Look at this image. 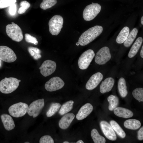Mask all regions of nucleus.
I'll return each instance as SVG.
<instances>
[{"label": "nucleus", "mask_w": 143, "mask_h": 143, "mask_svg": "<svg viewBox=\"0 0 143 143\" xmlns=\"http://www.w3.org/2000/svg\"><path fill=\"white\" fill-rule=\"evenodd\" d=\"M63 143H69V142L68 141H64V142H63Z\"/></svg>", "instance_id": "42"}, {"label": "nucleus", "mask_w": 143, "mask_h": 143, "mask_svg": "<svg viewBox=\"0 0 143 143\" xmlns=\"http://www.w3.org/2000/svg\"><path fill=\"white\" fill-rule=\"evenodd\" d=\"M76 143H84V142L82 140H79Z\"/></svg>", "instance_id": "40"}, {"label": "nucleus", "mask_w": 143, "mask_h": 143, "mask_svg": "<svg viewBox=\"0 0 143 143\" xmlns=\"http://www.w3.org/2000/svg\"><path fill=\"white\" fill-rule=\"evenodd\" d=\"M124 125L127 128L136 130L138 129L141 126L140 122L135 119H128L126 120L124 122Z\"/></svg>", "instance_id": "21"}, {"label": "nucleus", "mask_w": 143, "mask_h": 143, "mask_svg": "<svg viewBox=\"0 0 143 143\" xmlns=\"http://www.w3.org/2000/svg\"><path fill=\"white\" fill-rule=\"evenodd\" d=\"M110 123L114 131L120 137L124 138L125 137L126 134L125 132L117 122L114 120H112L110 121Z\"/></svg>", "instance_id": "26"}, {"label": "nucleus", "mask_w": 143, "mask_h": 143, "mask_svg": "<svg viewBox=\"0 0 143 143\" xmlns=\"http://www.w3.org/2000/svg\"><path fill=\"white\" fill-rule=\"evenodd\" d=\"M17 6L15 3L12 5L9 6V12L11 15H14L16 12Z\"/></svg>", "instance_id": "37"}, {"label": "nucleus", "mask_w": 143, "mask_h": 143, "mask_svg": "<svg viewBox=\"0 0 143 143\" xmlns=\"http://www.w3.org/2000/svg\"><path fill=\"white\" fill-rule=\"evenodd\" d=\"M75 117L74 114L72 113H67L64 115L59 120V125L61 129H67Z\"/></svg>", "instance_id": "16"}, {"label": "nucleus", "mask_w": 143, "mask_h": 143, "mask_svg": "<svg viewBox=\"0 0 143 143\" xmlns=\"http://www.w3.org/2000/svg\"><path fill=\"white\" fill-rule=\"evenodd\" d=\"M1 65V61H0V66Z\"/></svg>", "instance_id": "45"}, {"label": "nucleus", "mask_w": 143, "mask_h": 143, "mask_svg": "<svg viewBox=\"0 0 143 143\" xmlns=\"http://www.w3.org/2000/svg\"><path fill=\"white\" fill-rule=\"evenodd\" d=\"M20 7L19 9L18 13L21 14L25 12L27 9L30 7V5L27 1H23L20 2Z\"/></svg>", "instance_id": "33"}, {"label": "nucleus", "mask_w": 143, "mask_h": 143, "mask_svg": "<svg viewBox=\"0 0 143 143\" xmlns=\"http://www.w3.org/2000/svg\"><path fill=\"white\" fill-rule=\"evenodd\" d=\"M16 59V54L11 48L6 46H0V59L10 63L15 61Z\"/></svg>", "instance_id": "10"}, {"label": "nucleus", "mask_w": 143, "mask_h": 143, "mask_svg": "<svg viewBox=\"0 0 143 143\" xmlns=\"http://www.w3.org/2000/svg\"><path fill=\"white\" fill-rule=\"evenodd\" d=\"M6 32L8 36L13 40L17 42L21 41L23 38L22 30L20 27L13 22L6 26Z\"/></svg>", "instance_id": "3"}, {"label": "nucleus", "mask_w": 143, "mask_h": 143, "mask_svg": "<svg viewBox=\"0 0 143 143\" xmlns=\"http://www.w3.org/2000/svg\"><path fill=\"white\" fill-rule=\"evenodd\" d=\"M63 18L61 16L56 15L53 16L48 22L50 33L53 35H57L63 27Z\"/></svg>", "instance_id": "4"}, {"label": "nucleus", "mask_w": 143, "mask_h": 143, "mask_svg": "<svg viewBox=\"0 0 143 143\" xmlns=\"http://www.w3.org/2000/svg\"><path fill=\"white\" fill-rule=\"evenodd\" d=\"M93 108L92 105L87 103L83 106L79 110L76 115L78 120H83L87 117L92 111Z\"/></svg>", "instance_id": "15"}, {"label": "nucleus", "mask_w": 143, "mask_h": 143, "mask_svg": "<svg viewBox=\"0 0 143 143\" xmlns=\"http://www.w3.org/2000/svg\"><path fill=\"white\" fill-rule=\"evenodd\" d=\"M115 81L112 77H108L102 81L100 86V91L104 93L110 91L114 86Z\"/></svg>", "instance_id": "17"}, {"label": "nucleus", "mask_w": 143, "mask_h": 143, "mask_svg": "<svg viewBox=\"0 0 143 143\" xmlns=\"http://www.w3.org/2000/svg\"><path fill=\"white\" fill-rule=\"evenodd\" d=\"M138 30L136 28H134L129 35L125 42L124 45L126 47L130 46L136 38Z\"/></svg>", "instance_id": "24"}, {"label": "nucleus", "mask_w": 143, "mask_h": 143, "mask_svg": "<svg viewBox=\"0 0 143 143\" xmlns=\"http://www.w3.org/2000/svg\"><path fill=\"white\" fill-rule=\"evenodd\" d=\"M57 2V0H43L40 7L42 9L45 10L54 6Z\"/></svg>", "instance_id": "30"}, {"label": "nucleus", "mask_w": 143, "mask_h": 143, "mask_svg": "<svg viewBox=\"0 0 143 143\" xmlns=\"http://www.w3.org/2000/svg\"><path fill=\"white\" fill-rule=\"evenodd\" d=\"M64 84L65 83L61 79L58 77H55L46 82L44 87L48 91L52 92L61 89Z\"/></svg>", "instance_id": "11"}, {"label": "nucleus", "mask_w": 143, "mask_h": 143, "mask_svg": "<svg viewBox=\"0 0 143 143\" xmlns=\"http://www.w3.org/2000/svg\"><path fill=\"white\" fill-rule=\"evenodd\" d=\"M141 24L143 25V16H142L141 18Z\"/></svg>", "instance_id": "41"}, {"label": "nucleus", "mask_w": 143, "mask_h": 143, "mask_svg": "<svg viewBox=\"0 0 143 143\" xmlns=\"http://www.w3.org/2000/svg\"><path fill=\"white\" fill-rule=\"evenodd\" d=\"M91 135L95 143H105L106 142L105 139L100 135L96 129L94 128L92 130Z\"/></svg>", "instance_id": "28"}, {"label": "nucleus", "mask_w": 143, "mask_h": 143, "mask_svg": "<svg viewBox=\"0 0 143 143\" xmlns=\"http://www.w3.org/2000/svg\"><path fill=\"white\" fill-rule=\"evenodd\" d=\"M143 39L141 37H138L132 46L128 53L130 58L134 57L139 50L143 42Z\"/></svg>", "instance_id": "20"}, {"label": "nucleus", "mask_w": 143, "mask_h": 143, "mask_svg": "<svg viewBox=\"0 0 143 143\" xmlns=\"http://www.w3.org/2000/svg\"><path fill=\"white\" fill-rule=\"evenodd\" d=\"M56 68V64L55 61L50 60H47L43 62L39 69L40 70L41 74L46 77L53 73Z\"/></svg>", "instance_id": "12"}, {"label": "nucleus", "mask_w": 143, "mask_h": 143, "mask_svg": "<svg viewBox=\"0 0 143 143\" xmlns=\"http://www.w3.org/2000/svg\"><path fill=\"white\" fill-rule=\"evenodd\" d=\"M118 88L119 94L122 97H126L127 95L128 91L125 79L123 77L119 79L118 83Z\"/></svg>", "instance_id": "22"}, {"label": "nucleus", "mask_w": 143, "mask_h": 143, "mask_svg": "<svg viewBox=\"0 0 143 143\" xmlns=\"http://www.w3.org/2000/svg\"><path fill=\"white\" fill-rule=\"evenodd\" d=\"M40 143H54L53 139L50 135H46L41 137L40 139Z\"/></svg>", "instance_id": "36"}, {"label": "nucleus", "mask_w": 143, "mask_h": 143, "mask_svg": "<svg viewBox=\"0 0 143 143\" xmlns=\"http://www.w3.org/2000/svg\"><path fill=\"white\" fill-rule=\"evenodd\" d=\"M129 29L128 27L125 26L121 30L116 39L117 42L122 44L125 42L129 33Z\"/></svg>", "instance_id": "23"}, {"label": "nucleus", "mask_w": 143, "mask_h": 143, "mask_svg": "<svg viewBox=\"0 0 143 143\" xmlns=\"http://www.w3.org/2000/svg\"><path fill=\"white\" fill-rule=\"evenodd\" d=\"M44 104L43 99L34 101L28 106L27 111L28 114L34 118L37 117L40 113Z\"/></svg>", "instance_id": "9"}, {"label": "nucleus", "mask_w": 143, "mask_h": 143, "mask_svg": "<svg viewBox=\"0 0 143 143\" xmlns=\"http://www.w3.org/2000/svg\"><path fill=\"white\" fill-rule=\"evenodd\" d=\"M103 78V75L101 73L97 72L93 75L87 82L86 85V89L91 90L95 88Z\"/></svg>", "instance_id": "14"}, {"label": "nucleus", "mask_w": 143, "mask_h": 143, "mask_svg": "<svg viewBox=\"0 0 143 143\" xmlns=\"http://www.w3.org/2000/svg\"><path fill=\"white\" fill-rule=\"evenodd\" d=\"M102 27L96 25L91 28L83 32L79 37L78 42L81 46H84L89 44L102 33Z\"/></svg>", "instance_id": "1"}, {"label": "nucleus", "mask_w": 143, "mask_h": 143, "mask_svg": "<svg viewBox=\"0 0 143 143\" xmlns=\"http://www.w3.org/2000/svg\"><path fill=\"white\" fill-rule=\"evenodd\" d=\"M100 124L101 130L105 137L111 140H116V134L111 125L105 121H101Z\"/></svg>", "instance_id": "13"}, {"label": "nucleus", "mask_w": 143, "mask_h": 143, "mask_svg": "<svg viewBox=\"0 0 143 143\" xmlns=\"http://www.w3.org/2000/svg\"><path fill=\"white\" fill-rule=\"evenodd\" d=\"M61 106V104L59 103H52L46 113L47 117H50L54 115L59 110Z\"/></svg>", "instance_id": "29"}, {"label": "nucleus", "mask_w": 143, "mask_h": 143, "mask_svg": "<svg viewBox=\"0 0 143 143\" xmlns=\"http://www.w3.org/2000/svg\"><path fill=\"white\" fill-rule=\"evenodd\" d=\"M28 51L30 55L35 60H37L41 57L40 54L41 51L37 48L29 47L28 48Z\"/></svg>", "instance_id": "31"}, {"label": "nucleus", "mask_w": 143, "mask_h": 143, "mask_svg": "<svg viewBox=\"0 0 143 143\" xmlns=\"http://www.w3.org/2000/svg\"><path fill=\"white\" fill-rule=\"evenodd\" d=\"M133 96L139 102L143 101V88H138L135 89L132 92Z\"/></svg>", "instance_id": "32"}, {"label": "nucleus", "mask_w": 143, "mask_h": 143, "mask_svg": "<svg viewBox=\"0 0 143 143\" xmlns=\"http://www.w3.org/2000/svg\"><path fill=\"white\" fill-rule=\"evenodd\" d=\"M137 138L139 140H143V127L142 126L138 132Z\"/></svg>", "instance_id": "38"}, {"label": "nucleus", "mask_w": 143, "mask_h": 143, "mask_svg": "<svg viewBox=\"0 0 143 143\" xmlns=\"http://www.w3.org/2000/svg\"><path fill=\"white\" fill-rule=\"evenodd\" d=\"M93 51L88 50L83 52L80 56L78 61L79 68L82 70L86 69L89 66L95 56Z\"/></svg>", "instance_id": "6"}, {"label": "nucleus", "mask_w": 143, "mask_h": 143, "mask_svg": "<svg viewBox=\"0 0 143 143\" xmlns=\"http://www.w3.org/2000/svg\"><path fill=\"white\" fill-rule=\"evenodd\" d=\"M101 6L98 3H94L88 5L84 9L83 16L84 19L86 21L93 19L100 11Z\"/></svg>", "instance_id": "5"}, {"label": "nucleus", "mask_w": 143, "mask_h": 143, "mask_svg": "<svg viewBox=\"0 0 143 143\" xmlns=\"http://www.w3.org/2000/svg\"><path fill=\"white\" fill-rule=\"evenodd\" d=\"M109 102V109L110 111H113L118 106L119 100L117 97L115 95H111L107 98Z\"/></svg>", "instance_id": "27"}, {"label": "nucleus", "mask_w": 143, "mask_h": 143, "mask_svg": "<svg viewBox=\"0 0 143 143\" xmlns=\"http://www.w3.org/2000/svg\"><path fill=\"white\" fill-rule=\"evenodd\" d=\"M20 80L14 77H5L0 82V91L5 94L11 93L18 87Z\"/></svg>", "instance_id": "2"}, {"label": "nucleus", "mask_w": 143, "mask_h": 143, "mask_svg": "<svg viewBox=\"0 0 143 143\" xmlns=\"http://www.w3.org/2000/svg\"><path fill=\"white\" fill-rule=\"evenodd\" d=\"M111 58L109 48L105 46L97 51L95 55V60L97 64L102 65L108 61Z\"/></svg>", "instance_id": "8"}, {"label": "nucleus", "mask_w": 143, "mask_h": 143, "mask_svg": "<svg viewBox=\"0 0 143 143\" xmlns=\"http://www.w3.org/2000/svg\"><path fill=\"white\" fill-rule=\"evenodd\" d=\"M16 2V0H0V9L9 7Z\"/></svg>", "instance_id": "34"}, {"label": "nucleus", "mask_w": 143, "mask_h": 143, "mask_svg": "<svg viewBox=\"0 0 143 143\" xmlns=\"http://www.w3.org/2000/svg\"><path fill=\"white\" fill-rule=\"evenodd\" d=\"M114 113L116 116L125 118H131L133 114L130 110L121 107H116L114 110Z\"/></svg>", "instance_id": "19"}, {"label": "nucleus", "mask_w": 143, "mask_h": 143, "mask_svg": "<svg viewBox=\"0 0 143 143\" xmlns=\"http://www.w3.org/2000/svg\"><path fill=\"white\" fill-rule=\"evenodd\" d=\"M28 106L27 104L20 102L11 105L8 109V112L12 116L19 118L25 115Z\"/></svg>", "instance_id": "7"}, {"label": "nucleus", "mask_w": 143, "mask_h": 143, "mask_svg": "<svg viewBox=\"0 0 143 143\" xmlns=\"http://www.w3.org/2000/svg\"><path fill=\"white\" fill-rule=\"evenodd\" d=\"M74 103V101L72 100L66 102L61 107L59 113L63 115L69 112L73 109Z\"/></svg>", "instance_id": "25"}, {"label": "nucleus", "mask_w": 143, "mask_h": 143, "mask_svg": "<svg viewBox=\"0 0 143 143\" xmlns=\"http://www.w3.org/2000/svg\"><path fill=\"white\" fill-rule=\"evenodd\" d=\"M24 143H29L30 142H25Z\"/></svg>", "instance_id": "44"}, {"label": "nucleus", "mask_w": 143, "mask_h": 143, "mask_svg": "<svg viewBox=\"0 0 143 143\" xmlns=\"http://www.w3.org/2000/svg\"><path fill=\"white\" fill-rule=\"evenodd\" d=\"M76 44L78 46L79 44V42H77L76 43Z\"/></svg>", "instance_id": "43"}, {"label": "nucleus", "mask_w": 143, "mask_h": 143, "mask_svg": "<svg viewBox=\"0 0 143 143\" xmlns=\"http://www.w3.org/2000/svg\"><path fill=\"white\" fill-rule=\"evenodd\" d=\"M25 40L27 42L32 43L35 45L38 44V42L37 38L30 34L26 33L25 34Z\"/></svg>", "instance_id": "35"}, {"label": "nucleus", "mask_w": 143, "mask_h": 143, "mask_svg": "<svg viewBox=\"0 0 143 143\" xmlns=\"http://www.w3.org/2000/svg\"><path fill=\"white\" fill-rule=\"evenodd\" d=\"M140 56L141 58H143V46L142 45L140 51Z\"/></svg>", "instance_id": "39"}, {"label": "nucleus", "mask_w": 143, "mask_h": 143, "mask_svg": "<svg viewBox=\"0 0 143 143\" xmlns=\"http://www.w3.org/2000/svg\"><path fill=\"white\" fill-rule=\"evenodd\" d=\"M1 118L6 129L10 131L14 128V122L10 116L7 114H3L1 115Z\"/></svg>", "instance_id": "18"}]
</instances>
